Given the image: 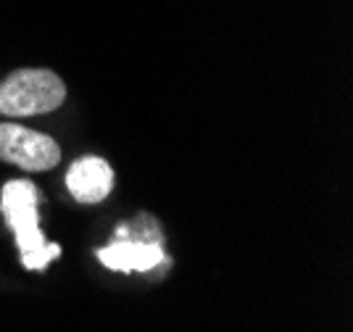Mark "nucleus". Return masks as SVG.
Instances as JSON below:
<instances>
[{
  "label": "nucleus",
  "instance_id": "39448f33",
  "mask_svg": "<svg viewBox=\"0 0 353 332\" xmlns=\"http://www.w3.org/2000/svg\"><path fill=\"white\" fill-rule=\"evenodd\" d=\"M114 169L111 164L101 156H82L69 166L66 172V188L72 193L74 201L79 203H101L111 195L114 190Z\"/></svg>",
  "mask_w": 353,
  "mask_h": 332
},
{
  "label": "nucleus",
  "instance_id": "f03ea898",
  "mask_svg": "<svg viewBox=\"0 0 353 332\" xmlns=\"http://www.w3.org/2000/svg\"><path fill=\"white\" fill-rule=\"evenodd\" d=\"M66 101V85L53 69H16L0 82V114L43 116L61 108Z\"/></svg>",
  "mask_w": 353,
  "mask_h": 332
},
{
  "label": "nucleus",
  "instance_id": "7ed1b4c3",
  "mask_svg": "<svg viewBox=\"0 0 353 332\" xmlns=\"http://www.w3.org/2000/svg\"><path fill=\"white\" fill-rule=\"evenodd\" d=\"M0 161L21 172H48L59 166L61 145L45 132L6 121L0 124Z\"/></svg>",
  "mask_w": 353,
  "mask_h": 332
},
{
  "label": "nucleus",
  "instance_id": "20e7f679",
  "mask_svg": "<svg viewBox=\"0 0 353 332\" xmlns=\"http://www.w3.org/2000/svg\"><path fill=\"white\" fill-rule=\"evenodd\" d=\"M98 261L114 272H153L166 264L161 243L137 240V237H117L111 246L98 248Z\"/></svg>",
  "mask_w": 353,
  "mask_h": 332
},
{
  "label": "nucleus",
  "instance_id": "f257e3e1",
  "mask_svg": "<svg viewBox=\"0 0 353 332\" xmlns=\"http://www.w3.org/2000/svg\"><path fill=\"white\" fill-rule=\"evenodd\" d=\"M37 208H40V193L30 179H11L3 185L0 211H3L6 224L14 232L21 264L32 272H40L61 256V246L45 240Z\"/></svg>",
  "mask_w": 353,
  "mask_h": 332
}]
</instances>
